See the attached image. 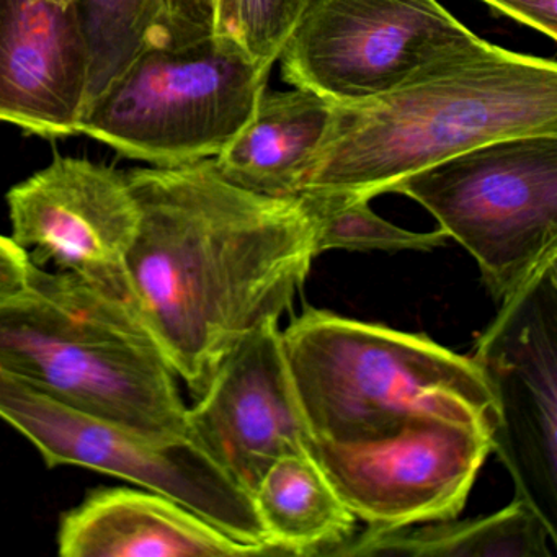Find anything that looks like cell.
<instances>
[{
	"instance_id": "10",
	"label": "cell",
	"mask_w": 557,
	"mask_h": 557,
	"mask_svg": "<svg viewBox=\"0 0 557 557\" xmlns=\"http://www.w3.org/2000/svg\"><path fill=\"white\" fill-rule=\"evenodd\" d=\"M491 436L484 426L419 416L383 438H309L306 449L355 517L393 530L458 517L492 451Z\"/></svg>"
},
{
	"instance_id": "18",
	"label": "cell",
	"mask_w": 557,
	"mask_h": 557,
	"mask_svg": "<svg viewBox=\"0 0 557 557\" xmlns=\"http://www.w3.org/2000/svg\"><path fill=\"white\" fill-rule=\"evenodd\" d=\"M89 48L87 107L158 40L161 0H76Z\"/></svg>"
},
{
	"instance_id": "11",
	"label": "cell",
	"mask_w": 557,
	"mask_h": 557,
	"mask_svg": "<svg viewBox=\"0 0 557 557\" xmlns=\"http://www.w3.org/2000/svg\"><path fill=\"white\" fill-rule=\"evenodd\" d=\"M12 239L37 265L54 263L129 306L126 257L139 208L128 175L57 156L5 195ZM132 308V306H129Z\"/></svg>"
},
{
	"instance_id": "16",
	"label": "cell",
	"mask_w": 557,
	"mask_h": 557,
	"mask_svg": "<svg viewBox=\"0 0 557 557\" xmlns=\"http://www.w3.org/2000/svg\"><path fill=\"white\" fill-rule=\"evenodd\" d=\"M413 527L351 536L329 556L412 557H553L557 534L530 507L513 498L510 505L472 520L430 521Z\"/></svg>"
},
{
	"instance_id": "1",
	"label": "cell",
	"mask_w": 557,
	"mask_h": 557,
	"mask_svg": "<svg viewBox=\"0 0 557 557\" xmlns=\"http://www.w3.org/2000/svg\"><path fill=\"white\" fill-rule=\"evenodd\" d=\"M126 175L139 208L129 306L200 397L246 335L293 308L318 257L314 221L301 195L237 187L214 159Z\"/></svg>"
},
{
	"instance_id": "24",
	"label": "cell",
	"mask_w": 557,
	"mask_h": 557,
	"mask_svg": "<svg viewBox=\"0 0 557 557\" xmlns=\"http://www.w3.org/2000/svg\"><path fill=\"white\" fill-rule=\"evenodd\" d=\"M45 2H50V4L63 5V8H66V5L74 4L76 0H45Z\"/></svg>"
},
{
	"instance_id": "17",
	"label": "cell",
	"mask_w": 557,
	"mask_h": 557,
	"mask_svg": "<svg viewBox=\"0 0 557 557\" xmlns=\"http://www.w3.org/2000/svg\"><path fill=\"white\" fill-rule=\"evenodd\" d=\"M252 498L270 543L283 556H329L354 536L357 517L308 449L276 459Z\"/></svg>"
},
{
	"instance_id": "8",
	"label": "cell",
	"mask_w": 557,
	"mask_h": 557,
	"mask_svg": "<svg viewBox=\"0 0 557 557\" xmlns=\"http://www.w3.org/2000/svg\"><path fill=\"white\" fill-rule=\"evenodd\" d=\"M0 420L17 430L50 468L79 466L168 495L246 544L270 543L252 495L194 440L146 435L74 409L0 371Z\"/></svg>"
},
{
	"instance_id": "22",
	"label": "cell",
	"mask_w": 557,
	"mask_h": 557,
	"mask_svg": "<svg viewBox=\"0 0 557 557\" xmlns=\"http://www.w3.org/2000/svg\"><path fill=\"white\" fill-rule=\"evenodd\" d=\"M34 259L12 237L0 236V308L21 298L30 286Z\"/></svg>"
},
{
	"instance_id": "12",
	"label": "cell",
	"mask_w": 557,
	"mask_h": 557,
	"mask_svg": "<svg viewBox=\"0 0 557 557\" xmlns=\"http://www.w3.org/2000/svg\"><path fill=\"white\" fill-rule=\"evenodd\" d=\"M188 436L252 495L270 466L311 438L289 377L278 321H267L224 358L187 412Z\"/></svg>"
},
{
	"instance_id": "4",
	"label": "cell",
	"mask_w": 557,
	"mask_h": 557,
	"mask_svg": "<svg viewBox=\"0 0 557 557\" xmlns=\"http://www.w3.org/2000/svg\"><path fill=\"white\" fill-rule=\"evenodd\" d=\"M282 344L312 440L371 442L419 416L494 426V397L478 364L429 335L308 308Z\"/></svg>"
},
{
	"instance_id": "3",
	"label": "cell",
	"mask_w": 557,
	"mask_h": 557,
	"mask_svg": "<svg viewBox=\"0 0 557 557\" xmlns=\"http://www.w3.org/2000/svg\"><path fill=\"white\" fill-rule=\"evenodd\" d=\"M0 371L74 409L158 438L188 436L177 374L126 302L35 263L0 308Z\"/></svg>"
},
{
	"instance_id": "5",
	"label": "cell",
	"mask_w": 557,
	"mask_h": 557,
	"mask_svg": "<svg viewBox=\"0 0 557 557\" xmlns=\"http://www.w3.org/2000/svg\"><path fill=\"white\" fill-rule=\"evenodd\" d=\"M272 70L214 35L154 45L89 103L79 135L151 168L216 158L252 115Z\"/></svg>"
},
{
	"instance_id": "9",
	"label": "cell",
	"mask_w": 557,
	"mask_h": 557,
	"mask_svg": "<svg viewBox=\"0 0 557 557\" xmlns=\"http://www.w3.org/2000/svg\"><path fill=\"white\" fill-rule=\"evenodd\" d=\"M500 305L471 357L494 397L492 451L557 534V259Z\"/></svg>"
},
{
	"instance_id": "19",
	"label": "cell",
	"mask_w": 557,
	"mask_h": 557,
	"mask_svg": "<svg viewBox=\"0 0 557 557\" xmlns=\"http://www.w3.org/2000/svg\"><path fill=\"white\" fill-rule=\"evenodd\" d=\"M314 221L318 256L327 250H426L445 246L442 230L413 233L377 216L368 198L301 194Z\"/></svg>"
},
{
	"instance_id": "23",
	"label": "cell",
	"mask_w": 557,
	"mask_h": 557,
	"mask_svg": "<svg viewBox=\"0 0 557 557\" xmlns=\"http://www.w3.org/2000/svg\"><path fill=\"white\" fill-rule=\"evenodd\" d=\"M507 17L557 40V0H481Z\"/></svg>"
},
{
	"instance_id": "20",
	"label": "cell",
	"mask_w": 557,
	"mask_h": 557,
	"mask_svg": "<svg viewBox=\"0 0 557 557\" xmlns=\"http://www.w3.org/2000/svg\"><path fill=\"white\" fill-rule=\"evenodd\" d=\"M306 0H214V37L239 45L252 60L275 66Z\"/></svg>"
},
{
	"instance_id": "7",
	"label": "cell",
	"mask_w": 557,
	"mask_h": 557,
	"mask_svg": "<svg viewBox=\"0 0 557 557\" xmlns=\"http://www.w3.org/2000/svg\"><path fill=\"white\" fill-rule=\"evenodd\" d=\"M438 0H306L278 61L286 84L360 102L491 53Z\"/></svg>"
},
{
	"instance_id": "2",
	"label": "cell",
	"mask_w": 557,
	"mask_h": 557,
	"mask_svg": "<svg viewBox=\"0 0 557 557\" xmlns=\"http://www.w3.org/2000/svg\"><path fill=\"white\" fill-rule=\"evenodd\" d=\"M524 135H557V66L495 47L391 92L332 103L298 195L373 200L459 152Z\"/></svg>"
},
{
	"instance_id": "6",
	"label": "cell",
	"mask_w": 557,
	"mask_h": 557,
	"mask_svg": "<svg viewBox=\"0 0 557 557\" xmlns=\"http://www.w3.org/2000/svg\"><path fill=\"white\" fill-rule=\"evenodd\" d=\"M478 263L494 301L557 259V135L495 139L391 187Z\"/></svg>"
},
{
	"instance_id": "21",
	"label": "cell",
	"mask_w": 557,
	"mask_h": 557,
	"mask_svg": "<svg viewBox=\"0 0 557 557\" xmlns=\"http://www.w3.org/2000/svg\"><path fill=\"white\" fill-rule=\"evenodd\" d=\"M213 28L214 0H161L156 45L184 47L213 37Z\"/></svg>"
},
{
	"instance_id": "14",
	"label": "cell",
	"mask_w": 557,
	"mask_h": 557,
	"mask_svg": "<svg viewBox=\"0 0 557 557\" xmlns=\"http://www.w3.org/2000/svg\"><path fill=\"white\" fill-rule=\"evenodd\" d=\"M64 557L280 556L246 544L159 492L99 488L64 515L58 533Z\"/></svg>"
},
{
	"instance_id": "15",
	"label": "cell",
	"mask_w": 557,
	"mask_h": 557,
	"mask_svg": "<svg viewBox=\"0 0 557 557\" xmlns=\"http://www.w3.org/2000/svg\"><path fill=\"white\" fill-rule=\"evenodd\" d=\"M332 103L293 87L260 96L246 125L214 159L231 184L269 197H298V178L327 129Z\"/></svg>"
},
{
	"instance_id": "13",
	"label": "cell",
	"mask_w": 557,
	"mask_h": 557,
	"mask_svg": "<svg viewBox=\"0 0 557 557\" xmlns=\"http://www.w3.org/2000/svg\"><path fill=\"white\" fill-rule=\"evenodd\" d=\"M90 60L76 2L0 0V123L27 135H79Z\"/></svg>"
}]
</instances>
